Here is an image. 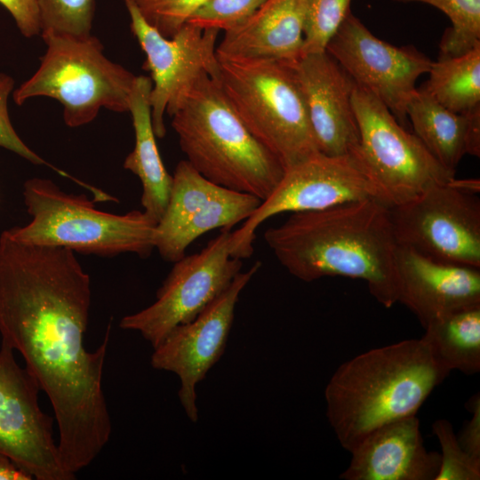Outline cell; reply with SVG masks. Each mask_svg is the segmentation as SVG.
<instances>
[{"label":"cell","instance_id":"cell-27","mask_svg":"<svg viewBox=\"0 0 480 480\" xmlns=\"http://www.w3.org/2000/svg\"><path fill=\"white\" fill-rule=\"evenodd\" d=\"M40 35H91L94 0H37Z\"/></svg>","mask_w":480,"mask_h":480},{"label":"cell","instance_id":"cell-16","mask_svg":"<svg viewBox=\"0 0 480 480\" xmlns=\"http://www.w3.org/2000/svg\"><path fill=\"white\" fill-rule=\"evenodd\" d=\"M260 263L239 272L231 284L193 320L178 325L154 348L153 368L175 373L179 398L192 422L198 420L196 385L222 356L234 321L239 295Z\"/></svg>","mask_w":480,"mask_h":480},{"label":"cell","instance_id":"cell-21","mask_svg":"<svg viewBox=\"0 0 480 480\" xmlns=\"http://www.w3.org/2000/svg\"><path fill=\"white\" fill-rule=\"evenodd\" d=\"M414 134L449 172L466 155L480 156V108L466 114L452 112L422 87L416 89L406 108Z\"/></svg>","mask_w":480,"mask_h":480},{"label":"cell","instance_id":"cell-13","mask_svg":"<svg viewBox=\"0 0 480 480\" xmlns=\"http://www.w3.org/2000/svg\"><path fill=\"white\" fill-rule=\"evenodd\" d=\"M14 349L0 346V453L36 480H73L61 463L52 419L38 403L41 388L15 360Z\"/></svg>","mask_w":480,"mask_h":480},{"label":"cell","instance_id":"cell-31","mask_svg":"<svg viewBox=\"0 0 480 480\" xmlns=\"http://www.w3.org/2000/svg\"><path fill=\"white\" fill-rule=\"evenodd\" d=\"M14 81L12 77L5 73H0V147L15 153L22 158L35 164L47 165L60 176L68 178L88 189L90 184L71 176L68 172L49 164L39 155L28 147L27 144L18 135L12 126L8 113V99L13 92Z\"/></svg>","mask_w":480,"mask_h":480},{"label":"cell","instance_id":"cell-19","mask_svg":"<svg viewBox=\"0 0 480 480\" xmlns=\"http://www.w3.org/2000/svg\"><path fill=\"white\" fill-rule=\"evenodd\" d=\"M345 480H435L440 453L428 451L416 415L385 424L350 452Z\"/></svg>","mask_w":480,"mask_h":480},{"label":"cell","instance_id":"cell-22","mask_svg":"<svg viewBox=\"0 0 480 480\" xmlns=\"http://www.w3.org/2000/svg\"><path fill=\"white\" fill-rule=\"evenodd\" d=\"M151 88L149 77L136 76L128 111L132 116L135 144L133 150L124 159V168L140 179L144 212L158 222L167 206L172 176L164 165L156 141L149 101Z\"/></svg>","mask_w":480,"mask_h":480},{"label":"cell","instance_id":"cell-20","mask_svg":"<svg viewBox=\"0 0 480 480\" xmlns=\"http://www.w3.org/2000/svg\"><path fill=\"white\" fill-rule=\"evenodd\" d=\"M303 52L299 0H266L242 25L224 32L218 60L269 59L296 62Z\"/></svg>","mask_w":480,"mask_h":480},{"label":"cell","instance_id":"cell-8","mask_svg":"<svg viewBox=\"0 0 480 480\" xmlns=\"http://www.w3.org/2000/svg\"><path fill=\"white\" fill-rule=\"evenodd\" d=\"M352 104L359 142L351 156L376 184L390 207L413 198L433 185L449 183L455 178L371 92L355 84Z\"/></svg>","mask_w":480,"mask_h":480},{"label":"cell","instance_id":"cell-3","mask_svg":"<svg viewBox=\"0 0 480 480\" xmlns=\"http://www.w3.org/2000/svg\"><path fill=\"white\" fill-rule=\"evenodd\" d=\"M448 375L421 338L372 348L331 377L324 390L328 421L350 452L374 429L416 415Z\"/></svg>","mask_w":480,"mask_h":480},{"label":"cell","instance_id":"cell-10","mask_svg":"<svg viewBox=\"0 0 480 480\" xmlns=\"http://www.w3.org/2000/svg\"><path fill=\"white\" fill-rule=\"evenodd\" d=\"M455 179L391 206L395 237L433 260L480 268V201Z\"/></svg>","mask_w":480,"mask_h":480},{"label":"cell","instance_id":"cell-30","mask_svg":"<svg viewBox=\"0 0 480 480\" xmlns=\"http://www.w3.org/2000/svg\"><path fill=\"white\" fill-rule=\"evenodd\" d=\"M144 19L161 35L173 36L190 15L208 0H132Z\"/></svg>","mask_w":480,"mask_h":480},{"label":"cell","instance_id":"cell-25","mask_svg":"<svg viewBox=\"0 0 480 480\" xmlns=\"http://www.w3.org/2000/svg\"><path fill=\"white\" fill-rule=\"evenodd\" d=\"M420 2L442 11L452 26L440 42L438 58L461 55L480 44V0H394Z\"/></svg>","mask_w":480,"mask_h":480},{"label":"cell","instance_id":"cell-5","mask_svg":"<svg viewBox=\"0 0 480 480\" xmlns=\"http://www.w3.org/2000/svg\"><path fill=\"white\" fill-rule=\"evenodd\" d=\"M22 194L31 220L8 229L19 242L108 257L130 252L147 258L155 249L157 222L144 211L102 212L85 195L68 194L43 178L28 180Z\"/></svg>","mask_w":480,"mask_h":480},{"label":"cell","instance_id":"cell-28","mask_svg":"<svg viewBox=\"0 0 480 480\" xmlns=\"http://www.w3.org/2000/svg\"><path fill=\"white\" fill-rule=\"evenodd\" d=\"M432 430L441 446L440 468L435 480H479L480 460L468 454L460 445L450 421L436 420Z\"/></svg>","mask_w":480,"mask_h":480},{"label":"cell","instance_id":"cell-9","mask_svg":"<svg viewBox=\"0 0 480 480\" xmlns=\"http://www.w3.org/2000/svg\"><path fill=\"white\" fill-rule=\"evenodd\" d=\"M366 199L388 205L379 188L352 156H332L317 152L286 168L271 195L241 228L232 231V254L241 260L250 257L257 228L272 216L323 210Z\"/></svg>","mask_w":480,"mask_h":480},{"label":"cell","instance_id":"cell-24","mask_svg":"<svg viewBox=\"0 0 480 480\" xmlns=\"http://www.w3.org/2000/svg\"><path fill=\"white\" fill-rule=\"evenodd\" d=\"M422 87L447 109L466 114L480 108V44L458 56L432 61Z\"/></svg>","mask_w":480,"mask_h":480},{"label":"cell","instance_id":"cell-23","mask_svg":"<svg viewBox=\"0 0 480 480\" xmlns=\"http://www.w3.org/2000/svg\"><path fill=\"white\" fill-rule=\"evenodd\" d=\"M421 339L446 373L480 371V305L465 308L430 321Z\"/></svg>","mask_w":480,"mask_h":480},{"label":"cell","instance_id":"cell-6","mask_svg":"<svg viewBox=\"0 0 480 480\" xmlns=\"http://www.w3.org/2000/svg\"><path fill=\"white\" fill-rule=\"evenodd\" d=\"M216 80L244 125L285 169L318 152L292 63L219 60Z\"/></svg>","mask_w":480,"mask_h":480},{"label":"cell","instance_id":"cell-12","mask_svg":"<svg viewBox=\"0 0 480 480\" xmlns=\"http://www.w3.org/2000/svg\"><path fill=\"white\" fill-rule=\"evenodd\" d=\"M131 29L146 55L144 68L150 72L151 118L156 138L166 133L164 117L172 116L203 74L217 78L219 60L216 42L219 31L202 30L186 23L168 38L152 27L132 0H124Z\"/></svg>","mask_w":480,"mask_h":480},{"label":"cell","instance_id":"cell-15","mask_svg":"<svg viewBox=\"0 0 480 480\" xmlns=\"http://www.w3.org/2000/svg\"><path fill=\"white\" fill-rule=\"evenodd\" d=\"M255 196L212 182L187 160L176 165L167 206L156 223L155 249L175 262L196 238L215 228H232L261 204Z\"/></svg>","mask_w":480,"mask_h":480},{"label":"cell","instance_id":"cell-1","mask_svg":"<svg viewBox=\"0 0 480 480\" xmlns=\"http://www.w3.org/2000/svg\"><path fill=\"white\" fill-rule=\"evenodd\" d=\"M90 276L75 252L0 235V335L24 358L55 414L64 469L76 474L108 443L102 388L111 323L95 351L84 347Z\"/></svg>","mask_w":480,"mask_h":480},{"label":"cell","instance_id":"cell-18","mask_svg":"<svg viewBox=\"0 0 480 480\" xmlns=\"http://www.w3.org/2000/svg\"><path fill=\"white\" fill-rule=\"evenodd\" d=\"M396 268L397 302L423 327L449 313L480 305V268L438 261L400 245Z\"/></svg>","mask_w":480,"mask_h":480},{"label":"cell","instance_id":"cell-4","mask_svg":"<svg viewBox=\"0 0 480 480\" xmlns=\"http://www.w3.org/2000/svg\"><path fill=\"white\" fill-rule=\"evenodd\" d=\"M172 118L186 160L212 182L261 201L280 182L284 166L248 130L210 75L197 78Z\"/></svg>","mask_w":480,"mask_h":480},{"label":"cell","instance_id":"cell-11","mask_svg":"<svg viewBox=\"0 0 480 480\" xmlns=\"http://www.w3.org/2000/svg\"><path fill=\"white\" fill-rule=\"evenodd\" d=\"M231 241V228H222L200 252L175 261L156 301L124 316L120 327L139 332L155 348L175 327L193 320L241 272L242 260L233 256Z\"/></svg>","mask_w":480,"mask_h":480},{"label":"cell","instance_id":"cell-33","mask_svg":"<svg viewBox=\"0 0 480 480\" xmlns=\"http://www.w3.org/2000/svg\"><path fill=\"white\" fill-rule=\"evenodd\" d=\"M468 410L472 413L471 419L467 421L457 436L461 448L470 456L480 460V398L479 394L471 397Z\"/></svg>","mask_w":480,"mask_h":480},{"label":"cell","instance_id":"cell-32","mask_svg":"<svg viewBox=\"0 0 480 480\" xmlns=\"http://www.w3.org/2000/svg\"><path fill=\"white\" fill-rule=\"evenodd\" d=\"M0 4L11 14L24 36L40 35L37 0H0Z\"/></svg>","mask_w":480,"mask_h":480},{"label":"cell","instance_id":"cell-7","mask_svg":"<svg viewBox=\"0 0 480 480\" xmlns=\"http://www.w3.org/2000/svg\"><path fill=\"white\" fill-rule=\"evenodd\" d=\"M46 52L34 75L12 92L17 105L35 97H49L63 106L69 127L91 123L104 108L128 112L136 76L108 59L100 40L47 34Z\"/></svg>","mask_w":480,"mask_h":480},{"label":"cell","instance_id":"cell-29","mask_svg":"<svg viewBox=\"0 0 480 480\" xmlns=\"http://www.w3.org/2000/svg\"><path fill=\"white\" fill-rule=\"evenodd\" d=\"M266 0H208L186 23L202 30H232L246 21Z\"/></svg>","mask_w":480,"mask_h":480},{"label":"cell","instance_id":"cell-14","mask_svg":"<svg viewBox=\"0 0 480 480\" xmlns=\"http://www.w3.org/2000/svg\"><path fill=\"white\" fill-rule=\"evenodd\" d=\"M355 84L380 100L404 125L417 79L432 60L414 46H395L376 37L351 12L325 50Z\"/></svg>","mask_w":480,"mask_h":480},{"label":"cell","instance_id":"cell-17","mask_svg":"<svg viewBox=\"0 0 480 480\" xmlns=\"http://www.w3.org/2000/svg\"><path fill=\"white\" fill-rule=\"evenodd\" d=\"M292 65L318 152L351 156L359 142L355 82L326 51L304 54Z\"/></svg>","mask_w":480,"mask_h":480},{"label":"cell","instance_id":"cell-26","mask_svg":"<svg viewBox=\"0 0 480 480\" xmlns=\"http://www.w3.org/2000/svg\"><path fill=\"white\" fill-rule=\"evenodd\" d=\"M351 0H299L302 17V55L325 52L350 12Z\"/></svg>","mask_w":480,"mask_h":480},{"label":"cell","instance_id":"cell-34","mask_svg":"<svg viewBox=\"0 0 480 480\" xmlns=\"http://www.w3.org/2000/svg\"><path fill=\"white\" fill-rule=\"evenodd\" d=\"M34 477L8 456L0 453V480H33Z\"/></svg>","mask_w":480,"mask_h":480},{"label":"cell","instance_id":"cell-2","mask_svg":"<svg viewBox=\"0 0 480 480\" xmlns=\"http://www.w3.org/2000/svg\"><path fill=\"white\" fill-rule=\"evenodd\" d=\"M264 239L279 263L298 279H360L383 307L397 302L398 245L390 207L379 200L292 212L279 226L268 228Z\"/></svg>","mask_w":480,"mask_h":480}]
</instances>
